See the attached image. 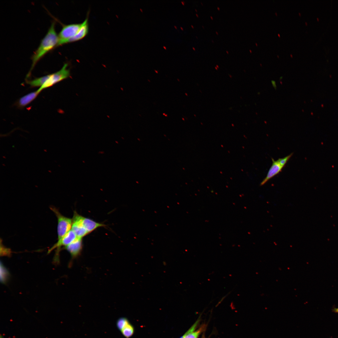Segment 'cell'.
<instances>
[{"instance_id":"6da1fadb","label":"cell","mask_w":338,"mask_h":338,"mask_svg":"<svg viewBox=\"0 0 338 338\" xmlns=\"http://www.w3.org/2000/svg\"><path fill=\"white\" fill-rule=\"evenodd\" d=\"M58 41V36L55 29V22H53L47 33L32 56V64L27 75V78L30 76L32 70L39 60L54 47L57 46Z\"/></svg>"},{"instance_id":"7a4b0ae2","label":"cell","mask_w":338,"mask_h":338,"mask_svg":"<svg viewBox=\"0 0 338 338\" xmlns=\"http://www.w3.org/2000/svg\"><path fill=\"white\" fill-rule=\"evenodd\" d=\"M50 209L54 213L57 218L58 239L59 240L71 230L72 220L62 215L55 207L52 206L50 207Z\"/></svg>"},{"instance_id":"3957f363","label":"cell","mask_w":338,"mask_h":338,"mask_svg":"<svg viewBox=\"0 0 338 338\" xmlns=\"http://www.w3.org/2000/svg\"><path fill=\"white\" fill-rule=\"evenodd\" d=\"M68 64L65 63L59 71L49 74V77L44 84L38 90L41 92L43 90L51 87L54 84L64 80L70 75V71L67 68Z\"/></svg>"},{"instance_id":"277c9868","label":"cell","mask_w":338,"mask_h":338,"mask_svg":"<svg viewBox=\"0 0 338 338\" xmlns=\"http://www.w3.org/2000/svg\"><path fill=\"white\" fill-rule=\"evenodd\" d=\"M81 25V23H74L63 25L58 36L57 46L66 44L67 41L77 33Z\"/></svg>"},{"instance_id":"5b68a950","label":"cell","mask_w":338,"mask_h":338,"mask_svg":"<svg viewBox=\"0 0 338 338\" xmlns=\"http://www.w3.org/2000/svg\"><path fill=\"white\" fill-rule=\"evenodd\" d=\"M77 238L75 233L71 229L61 238L58 240L57 242L49 250L48 253H49L52 250L56 249L57 252L56 256L58 258V253L60 248L63 246L65 247L68 246L74 241Z\"/></svg>"},{"instance_id":"8992f818","label":"cell","mask_w":338,"mask_h":338,"mask_svg":"<svg viewBox=\"0 0 338 338\" xmlns=\"http://www.w3.org/2000/svg\"><path fill=\"white\" fill-rule=\"evenodd\" d=\"M71 229L78 238H82L89 233L82 225L79 218V214L74 211L72 219Z\"/></svg>"},{"instance_id":"52a82bcc","label":"cell","mask_w":338,"mask_h":338,"mask_svg":"<svg viewBox=\"0 0 338 338\" xmlns=\"http://www.w3.org/2000/svg\"><path fill=\"white\" fill-rule=\"evenodd\" d=\"M82 247V238L77 237L74 241L64 248L70 253L72 258H74L80 254Z\"/></svg>"},{"instance_id":"ba28073f","label":"cell","mask_w":338,"mask_h":338,"mask_svg":"<svg viewBox=\"0 0 338 338\" xmlns=\"http://www.w3.org/2000/svg\"><path fill=\"white\" fill-rule=\"evenodd\" d=\"M79 218L82 225L89 233L99 227L105 226V225L103 224L97 222L90 218L84 217L79 214Z\"/></svg>"},{"instance_id":"9c48e42d","label":"cell","mask_w":338,"mask_h":338,"mask_svg":"<svg viewBox=\"0 0 338 338\" xmlns=\"http://www.w3.org/2000/svg\"><path fill=\"white\" fill-rule=\"evenodd\" d=\"M272 164L267 173L265 177L261 182L260 185L264 184L270 179L277 175L281 172L283 167L281 166L277 161L273 158H271Z\"/></svg>"},{"instance_id":"30bf717a","label":"cell","mask_w":338,"mask_h":338,"mask_svg":"<svg viewBox=\"0 0 338 338\" xmlns=\"http://www.w3.org/2000/svg\"><path fill=\"white\" fill-rule=\"evenodd\" d=\"M199 321L198 319L183 336V338H198L200 334L205 330L206 327L205 324H203L198 329L195 330Z\"/></svg>"},{"instance_id":"8fae6325","label":"cell","mask_w":338,"mask_h":338,"mask_svg":"<svg viewBox=\"0 0 338 338\" xmlns=\"http://www.w3.org/2000/svg\"><path fill=\"white\" fill-rule=\"evenodd\" d=\"M89 30L88 18H86L82 23L76 34L69 39L67 43L78 41L84 38L88 33Z\"/></svg>"},{"instance_id":"7c38bea8","label":"cell","mask_w":338,"mask_h":338,"mask_svg":"<svg viewBox=\"0 0 338 338\" xmlns=\"http://www.w3.org/2000/svg\"><path fill=\"white\" fill-rule=\"evenodd\" d=\"M40 93L38 90L32 92L27 94L20 98L18 102V106L20 107H23L31 103L38 96Z\"/></svg>"},{"instance_id":"4fadbf2b","label":"cell","mask_w":338,"mask_h":338,"mask_svg":"<svg viewBox=\"0 0 338 338\" xmlns=\"http://www.w3.org/2000/svg\"><path fill=\"white\" fill-rule=\"evenodd\" d=\"M49 77V74L38 78L31 80H27V83L31 87H41L44 84Z\"/></svg>"},{"instance_id":"5bb4252c","label":"cell","mask_w":338,"mask_h":338,"mask_svg":"<svg viewBox=\"0 0 338 338\" xmlns=\"http://www.w3.org/2000/svg\"><path fill=\"white\" fill-rule=\"evenodd\" d=\"M121 332L125 337L129 338L133 335L134 329L133 326L129 323L123 328Z\"/></svg>"},{"instance_id":"9a60e30c","label":"cell","mask_w":338,"mask_h":338,"mask_svg":"<svg viewBox=\"0 0 338 338\" xmlns=\"http://www.w3.org/2000/svg\"><path fill=\"white\" fill-rule=\"evenodd\" d=\"M128 323L129 322L126 318L122 317L120 318L117 320L116 325L118 329L121 331Z\"/></svg>"},{"instance_id":"2e32d148","label":"cell","mask_w":338,"mask_h":338,"mask_svg":"<svg viewBox=\"0 0 338 338\" xmlns=\"http://www.w3.org/2000/svg\"><path fill=\"white\" fill-rule=\"evenodd\" d=\"M293 154V153H291L283 158L279 159L277 161L281 166L284 167L290 158L292 156Z\"/></svg>"},{"instance_id":"e0dca14e","label":"cell","mask_w":338,"mask_h":338,"mask_svg":"<svg viewBox=\"0 0 338 338\" xmlns=\"http://www.w3.org/2000/svg\"><path fill=\"white\" fill-rule=\"evenodd\" d=\"M1 268L3 270H2L3 271H2V273H2V277L1 278V279L2 278V281L4 283L6 281V279H7L6 277L8 276L5 275V274H7V272L6 270H5V269L4 268H3H3H2L1 267Z\"/></svg>"},{"instance_id":"ac0fdd59","label":"cell","mask_w":338,"mask_h":338,"mask_svg":"<svg viewBox=\"0 0 338 338\" xmlns=\"http://www.w3.org/2000/svg\"><path fill=\"white\" fill-rule=\"evenodd\" d=\"M333 310L334 312L338 313V308H334L333 309Z\"/></svg>"},{"instance_id":"d6986e66","label":"cell","mask_w":338,"mask_h":338,"mask_svg":"<svg viewBox=\"0 0 338 338\" xmlns=\"http://www.w3.org/2000/svg\"><path fill=\"white\" fill-rule=\"evenodd\" d=\"M201 338H207L206 337L205 335V333L203 332V334L202 335Z\"/></svg>"},{"instance_id":"ffe728a7","label":"cell","mask_w":338,"mask_h":338,"mask_svg":"<svg viewBox=\"0 0 338 338\" xmlns=\"http://www.w3.org/2000/svg\"><path fill=\"white\" fill-rule=\"evenodd\" d=\"M0 338H4V336H3V335H1Z\"/></svg>"},{"instance_id":"44dd1931","label":"cell","mask_w":338,"mask_h":338,"mask_svg":"<svg viewBox=\"0 0 338 338\" xmlns=\"http://www.w3.org/2000/svg\"><path fill=\"white\" fill-rule=\"evenodd\" d=\"M163 48H164V49H166V47H165V46H163Z\"/></svg>"},{"instance_id":"7402d4cb","label":"cell","mask_w":338,"mask_h":338,"mask_svg":"<svg viewBox=\"0 0 338 338\" xmlns=\"http://www.w3.org/2000/svg\"><path fill=\"white\" fill-rule=\"evenodd\" d=\"M182 2V3L183 4V5H184V3L183 2Z\"/></svg>"},{"instance_id":"603a6c76","label":"cell","mask_w":338,"mask_h":338,"mask_svg":"<svg viewBox=\"0 0 338 338\" xmlns=\"http://www.w3.org/2000/svg\"><path fill=\"white\" fill-rule=\"evenodd\" d=\"M217 8L218 9V10H219L220 9L218 7H217Z\"/></svg>"},{"instance_id":"cb8c5ba5","label":"cell","mask_w":338,"mask_h":338,"mask_svg":"<svg viewBox=\"0 0 338 338\" xmlns=\"http://www.w3.org/2000/svg\"><path fill=\"white\" fill-rule=\"evenodd\" d=\"M210 17H211V19H213V17H212V16H210Z\"/></svg>"},{"instance_id":"d4e9b609","label":"cell","mask_w":338,"mask_h":338,"mask_svg":"<svg viewBox=\"0 0 338 338\" xmlns=\"http://www.w3.org/2000/svg\"><path fill=\"white\" fill-rule=\"evenodd\" d=\"M216 33L217 34H218V32H216Z\"/></svg>"},{"instance_id":"484cf974","label":"cell","mask_w":338,"mask_h":338,"mask_svg":"<svg viewBox=\"0 0 338 338\" xmlns=\"http://www.w3.org/2000/svg\"><path fill=\"white\" fill-rule=\"evenodd\" d=\"M196 15L197 17H198V15L197 14H196Z\"/></svg>"},{"instance_id":"4316f807","label":"cell","mask_w":338,"mask_h":338,"mask_svg":"<svg viewBox=\"0 0 338 338\" xmlns=\"http://www.w3.org/2000/svg\"><path fill=\"white\" fill-rule=\"evenodd\" d=\"M140 10H141V12H142V11H142V9H141V8H140Z\"/></svg>"},{"instance_id":"83f0119b","label":"cell","mask_w":338,"mask_h":338,"mask_svg":"<svg viewBox=\"0 0 338 338\" xmlns=\"http://www.w3.org/2000/svg\"><path fill=\"white\" fill-rule=\"evenodd\" d=\"M174 27L176 28V29L177 28V27L176 26H174Z\"/></svg>"},{"instance_id":"f1b7e54d","label":"cell","mask_w":338,"mask_h":338,"mask_svg":"<svg viewBox=\"0 0 338 338\" xmlns=\"http://www.w3.org/2000/svg\"><path fill=\"white\" fill-rule=\"evenodd\" d=\"M226 52H227V53L228 54V51H226Z\"/></svg>"},{"instance_id":"f546056e","label":"cell","mask_w":338,"mask_h":338,"mask_svg":"<svg viewBox=\"0 0 338 338\" xmlns=\"http://www.w3.org/2000/svg\"><path fill=\"white\" fill-rule=\"evenodd\" d=\"M192 48L194 49V50H195V49L194 47H192Z\"/></svg>"},{"instance_id":"4dcf8cb0","label":"cell","mask_w":338,"mask_h":338,"mask_svg":"<svg viewBox=\"0 0 338 338\" xmlns=\"http://www.w3.org/2000/svg\"><path fill=\"white\" fill-rule=\"evenodd\" d=\"M181 28L182 29V30H183V28H182V27H181Z\"/></svg>"},{"instance_id":"1f68e13d","label":"cell","mask_w":338,"mask_h":338,"mask_svg":"<svg viewBox=\"0 0 338 338\" xmlns=\"http://www.w3.org/2000/svg\"><path fill=\"white\" fill-rule=\"evenodd\" d=\"M191 26L192 28H193V26L192 25Z\"/></svg>"},{"instance_id":"d6a6232c","label":"cell","mask_w":338,"mask_h":338,"mask_svg":"<svg viewBox=\"0 0 338 338\" xmlns=\"http://www.w3.org/2000/svg\"><path fill=\"white\" fill-rule=\"evenodd\" d=\"M183 338V336H182V337H181V338Z\"/></svg>"},{"instance_id":"836d02e7","label":"cell","mask_w":338,"mask_h":338,"mask_svg":"<svg viewBox=\"0 0 338 338\" xmlns=\"http://www.w3.org/2000/svg\"><path fill=\"white\" fill-rule=\"evenodd\" d=\"M212 41L213 42H214V41H213V40H212Z\"/></svg>"},{"instance_id":"e575fe53","label":"cell","mask_w":338,"mask_h":338,"mask_svg":"<svg viewBox=\"0 0 338 338\" xmlns=\"http://www.w3.org/2000/svg\"><path fill=\"white\" fill-rule=\"evenodd\" d=\"M250 52H251V50H250Z\"/></svg>"},{"instance_id":"d590c367","label":"cell","mask_w":338,"mask_h":338,"mask_svg":"<svg viewBox=\"0 0 338 338\" xmlns=\"http://www.w3.org/2000/svg\"><path fill=\"white\" fill-rule=\"evenodd\" d=\"M195 10L196 11H197V10L196 9H195Z\"/></svg>"},{"instance_id":"8d00e7d4","label":"cell","mask_w":338,"mask_h":338,"mask_svg":"<svg viewBox=\"0 0 338 338\" xmlns=\"http://www.w3.org/2000/svg\"><path fill=\"white\" fill-rule=\"evenodd\" d=\"M201 3V4H202V5H203V4H202V2Z\"/></svg>"},{"instance_id":"74e56055","label":"cell","mask_w":338,"mask_h":338,"mask_svg":"<svg viewBox=\"0 0 338 338\" xmlns=\"http://www.w3.org/2000/svg\"><path fill=\"white\" fill-rule=\"evenodd\" d=\"M202 27H203V28H204V26H202Z\"/></svg>"},{"instance_id":"f35d334b","label":"cell","mask_w":338,"mask_h":338,"mask_svg":"<svg viewBox=\"0 0 338 338\" xmlns=\"http://www.w3.org/2000/svg\"><path fill=\"white\" fill-rule=\"evenodd\" d=\"M196 37L197 38V36H196Z\"/></svg>"}]
</instances>
